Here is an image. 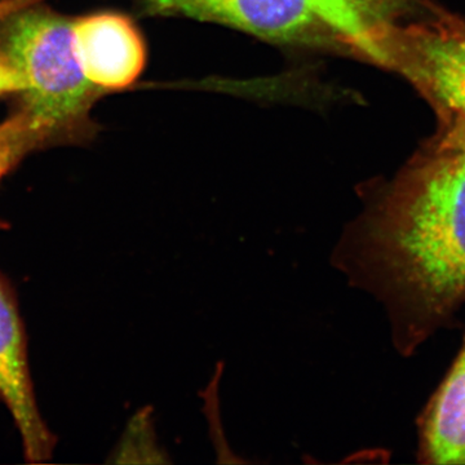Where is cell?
Segmentation results:
<instances>
[{"label": "cell", "mask_w": 465, "mask_h": 465, "mask_svg": "<svg viewBox=\"0 0 465 465\" xmlns=\"http://www.w3.org/2000/svg\"><path fill=\"white\" fill-rule=\"evenodd\" d=\"M54 143L50 130L17 109L0 122V180L17 167L30 153Z\"/></svg>", "instance_id": "cell-8"}, {"label": "cell", "mask_w": 465, "mask_h": 465, "mask_svg": "<svg viewBox=\"0 0 465 465\" xmlns=\"http://www.w3.org/2000/svg\"><path fill=\"white\" fill-rule=\"evenodd\" d=\"M361 56L406 78L440 122L465 124V18L433 7L423 20L384 24Z\"/></svg>", "instance_id": "cell-4"}, {"label": "cell", "mask_w": 465, "mask_h": 465, "mask_svg": "<svg viewBox=\"0 0 465 465\" xmlns=\"http://www.w3.org/2000/svg\"><path fill=\"white\" fill-rule=\"evenodd\" d=\"M26 90L24 76L14 69L5 56L0 54V96L23 94Z\"/></svg>", "instance_id": "cell-9"}, {"label": "cell", "mask_w": 465, "mask_h": 465, "mask_svg": "<svg viewBox=\"0 0 465 465\" xmlns=\"http://www.w3.org/2000/svg\"><path fill=\"white\" fill-rule=\"evenodd\" d=\"M157 11L216 21L271 39L330 34L360 54L379 26L418 14V0H148ZM425 5V3H424Z\"/></svg>", "instance_id": "cell-3"}, {"label": "cell", "mask_w": 465, "mask_h": 465, "mask_svg": "<svg viewBox=\"0 0 465 465\" xmlns=\"http://www.w3.org/2000/svg\"><path fill=\"white\" fill-rule=\"evenodd\" d=\"M73 47L85 78L101 92L127 88L145 66L142 34L124 15L104 12L75 18Z\"/></svg>", "instance_id": "cell-6"}, {"label": "cell", "mask_w": 465, "mask_h": 465, "mask_svg": "<svg viewBox=\"0 0 465 465\" xmlns=\"http://www.w3.org/2000/svg\"><path fill=\"white\" fill-rule=\"evenodd\" d=\"M0 54L26 81L20 108L56 142L84 136L101 92L85 78L73 47V20L32 5L0 18Z\"/></svg>", "instance_id": "cell-2"}, {"label": "cell", "mask_w": 465, "mask_h": 465, "mask_svg": "<svg viewBox=\"0 0 465 465\" xmlns=\"http://www.w3.org/2000/svg\"><path fill=\"white\" fill-rule=\"evenodd\" d=\"M335 259L384 304L403 356L455 321L465 304L463 122H440L347 229Z\"/></svg>", "instance_id": "cell-1"}, {"label": "cell", "mask_w": 465, "mask_h": 465, "mask_svg": "<svg viewBox=\"0 0 465 465\" xmlns=\"http://www.w3.org/2000/svg\"><path fill=\"white\" fill-rule=\"evenodd\" d=\"M42 0H0V18L20 11V9L41 5Z\"/></svg>", "instance_id": "cell-10"}, {"label": "cell", "mask_w": 465, "mask_h": 465, "mask_svg": "<svg viewBox=\"0 0 465 465\" xmlns=\"http://www.w3.org/2000/svg\"><path fill=\"white\" fill-rule=\"evenodd\" d=\"M424 464L465 465V338L448 375L419 420Z\"/></svg>", "instance_id": "cell-7"}, {"label": "cell", "mask_w": 465, "mask_h": 465, "mask_svg": "<svg viewBox=\"0 0 465 465\" xmlns=\"http://www.w3.org/2000/svg\"><path fill=\"white\" fill-rule=\"evenodd\" d=\"M0 401L14 419L24 455L30 463L52 458L54 434L50 432L36 405L25 332L16 302L7 283L0 277Z\"/></svg>", "instance_id": "cell-5"}]
</instances>
